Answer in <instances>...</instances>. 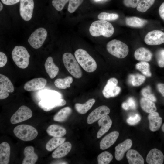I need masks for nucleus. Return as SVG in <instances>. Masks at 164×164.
Returning <instances> with one entry per match:
<instances>
[{"label":"nucleus","instance_id":"f257e3e1","mask_svg":"<svg viewBox=\"0 0 164 164\" xmlns=\"http://www.w3.org/2000/svg\"><path fill=\"white\" fill-rule=\"evenodd\" d=\"M89 31L92 36L97 37L103 36L108 38L113 34L114 29L110 22L106 21L99 20L95 21L92 23Z\"/></svg>","mask_w":164,"mask_h":164},{"label":"nucleus","instance_id":"423d86ee","mask_svg":"<svg viewBox=\"0 0 164 164\" xmlns=\"http://www.w3.org/2000/svg\"><path fill=\"white\" fill-rule=\"evenodd\" d=\"M107 49L110 54L118 58H123L128 55L129 49L128 46L121 41L113 39L107 44Z\"/></svg>","mask_w":164,"mask_h":164},{"label":"nucleus","instance_id":"49530a36","mask_svg":"<svg viewBox=\"0 0 164 164\" xmlns=\"http://www.w3.org/2000/svg\"><path fill=\"white\" fill-rule=\"evenodd\" d=\"M7 61V58L6 55L3 52H0V67L4 66Z\"/></svg>","mask_w":164,"mask_h":164},{"label":"nucleus","instance_id":"c9c22d12","mask_svg":"<svg viewBox=\"0 0 164 164\" xmlns=\"http://www.w3.org/2000/svg\"><path fill=\"white\" fill-rule=\"evenodd\" d=\"M135 67L144 75L148 77L151 76L149 63L145 61H141L136 64Z\"/></svg>","mask_w":164,"mask_h":164},{"label":"nucleus","instance_id":"6e6d98bb","mask_svg":"<svg viewBox=\"0 0 164 164\" xmlns=\"http://www.w3.org/2000/svg\"><path fill=\"white\" fill-rule=\"evenodd\" d=\"M96 1H101V0H95Z\"/></svg>","mask_w":164,"mask_h":164},{"label":"nucleus","instance_id":"864d4df0","mask_svg":"<svg viewBox=\"0 0 164 164\" xmlns=\"http://www.w3.org/2000/svg\"><path fill=\"white\" fill-rule=\"evenodd\" d=\"M0 11H1L2 10V9H3V5H2V4L1 3V2H0Z\"/></svg>","mask_w":164,"mask_h":164},{"label":"nucleus","instance_id":"ea45409f","mask_svg":"<svg viewBox=\"0 0 164 164\" xmlns=\"http://www.w3.org/2000/svg\"><path fill=\"white\" fill-rule=\"evenodd\" d=\"M83 0H69L68 10L70 13H73L82 4Z\"/></svg>","mask_w":164,"mask_h":164},{"label":"nucleus","instance_id":"7ed1b4c3","mask_svg":"<svg viewBox=\"0 0 164 164\" xmlns=\"http://www.w3.org/2000/svg\"><path fill=\"white\" fill-rule=\"evenodd\" d=\"M12 59L19 68L25 69L29 63L30 55L26 49L21 46H15L12 52Z\"/></svg>","mask_w":164,"mask_h":164},{"label":"nucleus","instance_id":"f3484780","mask_svg":"<svg viewBox=\"0 0 164 164\" xmlns=\"http://www.w3.org/2000/svg\"><path fill=\"white\" fill-rule=\"evenodd\" d=\"M132 145V142L130 139H127L118 144L115 147V156L116 159L119 161L123 158L125 153L129 149Z\"/></svg>","mask_w":164,"mask_h":164},{"label":"nucleus","instance_id":"b1692460","mask_svg":"<svg viewBox=\"0 0 164 164\" xmlns=\"http://www.w3.org/2000/svg\"><path fill=\"white\" fill-rule=\"evenodd\" d=\"M44 66L50 78H54L57 75L59 69L54 64L52 57L50 56L47 58Z\"/></svg>","mask_w":164,"mask_h":164},{"label":"nucleus","instance_id":"c85d7f7f","mask_svg":"<svg viewBox=\"0 0 164 164\" xmlns=\"http://www.w3.org/2000/svg\"><path fill=\"white\" fill-rule=\"evenodd\" d=\"M95 102V100L94 99H91L83 104L78 103L75 104V108L79 113L84 114L91 108Z\"/></svg>","mask_w":164,"mask_h":164},{"label":"nucleus","instance_id":"a211bd4d","mask_svg":"<svg viewBox=\"0 0 164 164\" xmlns=\"http://www.w3.org/2000/svg\"><path fill=\"white\" fill-rule=\"evenodd\" d=\"M119 135L118 132L114 131L105 136L100 142V149L105 150L111 146L115 142Z\"/></svg>","mask_w":164,"mask_h":164},{"label":"nucleus","instance_id":"0eeeda50","mask_svg":"<svg viewBox=\"0 0 164 164\" xmlns=\"http://www.w3.org/2000/svg\"><path fill=\"white\" fill-rule=\"evenodd\" d=\"M47 35L46 30L43 28L36 29L30 36L28 41L33 48L37 49L43 45Z\"/></svg>","mask_w":164,"mask_h":164},{"label":"nucleus","instance_id":"39448f33","mask_svg":"<svg viewBox=\"0 0 164 164\" xmlns=\"http://www.w3.org/2000/svg\"><path fill=\"white\" fill-rule=\"evenodd\" d=\"M13 132L17 138L25 141L33 140L38 134L37 131L34 127L26 124L16 126L14 129Z\"/></svg>","mask_w":164,"mask_h":164},{"label":"nucleus","instance_id":"412c9836","mask_svg":"<svg viewBox=\"0 0 164 164\" xmlns=\"http://www.w3.org/2000/svg\"><path fill=\"white\" fill-rule=\"evenodd\" d=\"M25 156L22 164H34L37 161L38 156L34 152V149L32 146L26 147L24 150Z\"/></svg>","mask_w":164,"mask_h":164},{"label":"nucleus","instance_id":"4c0bfd02","mask_svg":"<svg viewBox=\"0 0 164 164\" xmlns=\"http://www.w3.org/2000/svg\"><path fill=\"white\" fill-rule=\"evenodd\" d=\"M112 159V155L106 151L100 153L97 157V161L99 164H109Z\"/></svg>","mask_w":164,"mask_h":164},{"label":"nucleus","instance_id":"9d476101","mask_svg":"<svg viewBox=\"0 0 164 164\" xmlns=\"http://www.w3.org/2000/svg\"><path fill=\"white\" fill-rule=\"evenodd\" d=\"M20 14L25 21H29L32 18L34 7L33 0H20Z\"/></svg>","mask_w":164,"mask_h":164},{"label":"nucleus","instance_id":"4468645a","mask_svg":"<svg viewBox=\"0 0 164 164\" xmlns=\"http://www.w3.org/2000/svg\"><path fill=\"white\" fill-rule=\"evenodd\" d=\"M110 109L107 106L102 105L98 107L89 115L87 119L88 124H91L108 114Z\"/></svg>","mask_w":164,"mask_h":164},{"label":"nucleus","instance_id":"6e6552de","mask_svg":"<svg viewBox=\"0 0 164 164\" xmlns=\"http://www.w3.org/2000/svg\"><path fill=\"white\" fill-rule=\"evenodd\" d=\"M32 115L30 109L26 106L22 105L11 117L10 122L13 124H17L29 119Z\"/></svg>","mask_w":164,"mask_h":164},{"label":"nucleus","instance_id":"5701e85b","mask_svg":"<svg viewBox=\"0 0 164 164\" xmlns=\"http://www.w3.org/2000/svg\"><path fill=\"white\" fill-rule=\"evenodd\" d=\"M10 153V147L8 143L3 142L0 144V164L9 163Z\"/></svg>","mask_w":164,"mask_h":164},{"label":"nucleus","instance_id":"f8f14e48","mask_svg":"<svg viewBox=\"0 0 164 164\" xmlns=\"http://www.w3.org/2000/svg\"><path fill=\"white\" fill-rule=\"evenodd\" d=\"M13 85L9 79L5 76L0 74V99L7 98L9 96V93L14 91Z\"/></svg>","mask_w":164,"mask_h":164},{"label":"nucleus","instance_id":"473e14b6","mask_svg":"<svg viewBox=\"0 0 164 164\" xmlns=\"http://www.w3.org/2000/svg\"><path fill=\"white\" fill-rule=\"evenodd\" d=\"M73 81L72 77L68 76L64 78H58L54 82L55 86L58 88L65 89L70 87V84Z\"/></svg>","mask_w":164,"mask_h":164},{"label":"nucleus","instance_id":"20e7f679","mask_svg":"<svg viewBox=\"0 0 164 164\" xmlns=\"http://www.w3.org/2000/svg\"><path fill=\"white\" fill-rule=\"evenodd\" d=\"M63 61L66 68L74 77L79 78L82 76V72L76 58L71 53H66L63 56Z\"/></svg>","mask_w":164,"mask_h":164},{"label":"nucleus","instance_id":"dca6fc26","mask_svg":"<svg viewBox=\"0 0 164 164\" xmlns=\"http://www.w3.org/2000/svg\"><path fill=\"white\" fill-rule=\"evenodd\" d=\"M164 156L162 152L160 150L154 148L148 153L146 160L149 164H162L164 160Z\"/></svg>","mask_w":164,"mask_h":164},{"label":"nucleus","instance_id":"393cba45","mask_svg":"<svg viewBox=\"0 0 164 164\" xmlns=\"http://www.w3.org/2000/svg\"><path fill=\"white\" fill-rule=\"evenodd\" d=\"M134 56L136 59L141 61H149L152 57V54L151 52L143 47L136 49L134 53Z\"/></svg>","mask_w":164,"mask_h":164},{"label":"nucleus","instance_id":"aec40b11","mask_svg":"<svg viewBox=\"0 0 164 164\" xmlns=\"http://www.w3.org/2000/svg\"><path fill=\"white\" fill-rule=\"evenodd\" d=\"M150 129L153 132L158 130L162 123V119L158 113L154 112L150 113L148 116Z\"/></svg>","mask_w":164,"mask_h":164},{"label":"nucleus","instance_id":"de8ad7c7","mask_svg":"<svg viewBox=\"0 0 164 164\" xmlns=\"http://www.w3.org/2000/svg\"><path fill=\"white\" fill-rule=\"evenodd\" d=\"M128 103L129 107L133 109H135L136 105L135 100L132 97H129L127 100Z\"/></svg>","mask_w":164,"mask_h":164},{"label":"nucleus","instance_id":"cd10ccee","mask_svg":"<svg viewBox=\"0 0 164 164\" xmlns=\"http://www.w3.org/2000/svg\"><path fill=\"white\" fill-rule=\"evenodd\" d=\"M141 107L142 110L148 113L155 111L157 108L153 101L145 97L142 98L140 101Z\"/></svg>","mask_w":164,"mask_h":164},{"label":"nucleus","instance_id":"f03ea898","mask_svg":"<svg viewBox=\"0 0 164 164\" xmlns=\"http://www.w3.org/2000/svg\"><path fill=\"white\" fill-rule=\"evenodd\" d=\"M74 56L79 64L86 71L91 73L96 69V62L85 50H77L74 53Z\"/></svg>","mask_w":164,"mask_h":164},{"label":"nucleus","instance_id":"72a5a7b5","mask_svg":"<svg viewBox=\"0 0 164 164\" xmlns=\"http://www.w3.org/2000/svg\"><path fill=\"white\" fill-rule=\"evenodd\" d=\"M41 100L53 98H61V95L57 91L52 90L42 91L39 94Z\"/></svg>","mask_w":164,"mask_h":164},{"label":"nucleus","instance_id":"58836bf2","mask_svg":"<svg viewBox=\"0 0 164 164\" xmlns=\"http://www.w3.org/2000/svg\"><path fill=\"white\" fill-rule=\"evenodd\" d=\"M119 17L118 14L115 13H110L106 12H102L98 16L100 20L104 21H113L117 19Z\"/></svg>","mask_w":164,"mask_h":164},{"label":"nucleus","instance_id":"37998d69","mask_svg":"<svg viewBox=\"0 0 164 164\" xmlns=\"http://www.w3.org/2000/svg\"><path fill=\"white\" fill-rule=\"evenodd\" d=\"M141 119L140 115L138 114L130 116L126 120L127 122L131 125H134L139 122Z\"/></svg>","mask_w":164,"mask_h":164},{"label":"nucleus","instance_id":"2eb2a0df","mask_svg":"<svg viewBox=\"0 0 164 164\" xmlns=\"http://www.w3.org/2000/svg\"><path fill=\"white\" fill-rule=\"evenodd\" d=\"M46 83V80L43 78H35L26 82L23 87L26 91H34L44 88Z\"/></svg>","mask_w":164,"mask_h":164},{"label":"nucleus","instance_id":"09e8293b","mask_svg":"<svg viewBox=\"0 0 164 164\" xmlns=\"http://www.w3.org/2000/svg\"><path fill=\"white\" fill-rule=\"evenodd\" d=\"M2 2L6 5H14L18 2L20 0H1Z\"/></svg>","mask_w":164,"mask_h":164},{"label":"nucleus","instance_id":"c756f323","mask_svg":"<svg viewBox=\"0 0 164 164\" xmlns=\"http://www.w3.org/2000/svg\"><path fill=\"white\" fill-rule=\"evenodd\" d=\"M147 22V20L135 16L127 17L125 19V23L127 26L134 27H142Z\"/></svg>","mask_w":164,"mask_h":164},{"label":"nucleus","instance_id":"8fccbe9b","mask_svg":"<svg viewBox=\"0 0 164 164\" xmlns=\"http://www.w3.org/2000/svg\"><path fill=\"white\" fill-rule=\"evenodd\" d=\"M159 13L161 18L164 20V2L160 6L159 9Z\"/></svg>","mask_w":164,"mask_h":164},{"label":"nucleus","instance_id":"4be33fe9","mask_svg":"<svg viewBox=\"0 0 164 164\" xmlns=\"http://www.w3.org/2000/svg\"><path fill=\"white\" fill-rule=\"evenodd\" d=\"M72 145L70 142H63L57 147L52 154V157L54 158H59L67 155L70 151Z\"/></svg>","mask_w":164,"mask_h":164},{"label":"nucleus","instance_id":"5fc2aeb1","mask_svg":"<svg viewBox=\"0 0 164 164\" xmlns=\"http://www.w3.org/2000/svg\"><path fill=\"white\" fill-rule=\"evenodd\" d=\"M162 131L164 132V123L163 124L162 127Z\"/></svg>","mask_w":164,"mask_h":164},{"label":"nucleus","instance_id":"79ce46f5","mask_svg":"<svg viewBox=\"0 0 164 164\" xmlns=\"http://www.w3.org/2000/svg\"><path fill=\"white\" fill-rule=\"evenodd\" d=\"M69 0H53L52 4L55 9L58 11H61L65 4Z\"/></svg>","mask_w":164,"mask_h":164},{"label":"nucleus","instance_id":"a878e982","mask_svg":"<svg viewBox=\"0 0 164 164\" xmlns=\"http://www.w3.org/2000/svg\"><path fill=\"white\" fill-rule=\"evenodd\" d=\"M46 132L49 135L56 137H62L67 133L64 128L55 124L49 126L46 129Z\"/></svg>","mask_w":164,"mask_h":164},{"label":"nucleus","instance_id":"7c9ffc66","mask_svg":"<svg viewBox=\"0 0 164 164\" xmlns=\"http://www.w3.org/2000/svg\"><path fill=\"white\" fill-rule=\"evenodd\" d=\"M72 112L71 108L69 107H64L60 110L53 117V120L58 122L65 121Z\"/></svg>","mask_w":164,"mask_h":164},{"label":"nucleus","instance_id":"2f4dec72","mask_svg":"<svg viewBox=\"0 0 164 164\" xmlns=\"http://www.w3.org/2000/svg\"><path fill=\"white\" fill-rule=\"evenodd\" d=\"M65 140L64 138L53 137L47 142L46 148L48 151H52L64 142Z\"/></svg>","mask_w":164,"mask_h":164},{"label":"nucleus","instance_id":"ddd939ff","mask_svg":"<svg viewBox=\"0 0 164 164\" xmlns=\"http://www.w3.org/2000/svg\"><path fill=\"white\" fill-rule=\"evenodd\" d=\"M66 101L62 98H54L41 100L38 103V105L45 111H49L54 108L65 105Z\"/></svg>","mask_w":164,"mask_h":164},{"label":"nucleus","instance_id":"1a4fd4ad","mask_svg":"<svg viewBox=\"0 0 164 164\" xmlns=\"http://www.w3.org/2000/svg\"><path fill=\"white\" fill-rule=\"evenodd\" d=\"M118 83V81L115 78H111L108 80L102 91L105 98L115 97L119 94L121 89L119 87L117 86Z\"/></svg>","mask_w":164,"mask_h":164},{"label":"nucleus","instance_id":"603ef678","mask_svg":"<svg viewBox=\"0 0 164 164\" xmlns=\"http://www.w3.org/2000/svg\"><path fill=\"white\" fill-rule=\"evenodd\" d=\"M121 106L122 108L125 110H128L129 108L128 103L126 102H123Z\"/></svg>","mask_w":164,"mask_h":164},{"label":"nucleus","instance_id":"a18cd8bd","mask_svg":"<svg viewBox=\"0 0 164 164\" xmlns=\"http://www.w3.org/2000/svg\"><path fill=\"white\" fill-rule=\"evenodd\" d=\"M157 61L159 66L164 67V50H160L157 54Z\"/></svg>","mask_w":164,"mask_h":164},{"label":"nucleus","instance_id":"9b49d317","mask_svg":"<svg viewBox=\"0 0 164 164\" xmlns=\"http://www.w3.org/2000/svg\"><path fill=\"white\" fill-rule=\"evenodd\" d=\"M145 43L149 45H159L164 43V32L154 30L148 32L144 38Z\"/></svg>","mask_w":164,"mask_h":164},{"label":"nucleus","instance_id":"f704fd0d","mask_svg":"<svg viewBox=\"0 0 164 164\" xmlns=\"http://www.w3.org/2000/svg\"><path fill=\"white\" fill-rule=\"evenodd\" d=\"M145 79V76L139 74H132L129 76L128 80L133 86H138L144 82Z\"/></svg>","mask_w":164,"mask_h":164},{"label":"nucleus","instance_id":"3c124183","mask_svg":"<svg viewBox=\"0 0 164 164\" xmlns=\"http://www.w3.org/2000/svg\"><path fill=\"white\" fill-rule=\"evenodd\" d=\"M157 88L159 91L164 97V84L159 83L157 85Z\"/></svg>","mask_w":164,"mask_h":164},{"label":"nucleus","instance_id":"6ab92c4d","mask_svg":"<svg viewBox=\"0 0 164 164\" xmlns=\"http://www.w3.org/2000/svg\"><path fill=\"white\" fill-rule=\"evenodd\" d=\"M98 123L101 127L97 135V138H99L109 130L111 127L112 122L110 117L107 115L99 119Z\"/></svg>","mask_w":164,"mask_h":164},{"label":"nucleus","instance_id":"e433bc0d","mask_svg":"<svg viewBox=\"0 0 164 164\" xmlns=\"http://www.w3.org/2000/svg\"><path fill=\"white\" fill-rule=\"evenodd\" d=\"M155 0H141L137 7L138 12H146L154 4Z\"/></svg>","mask_w":164,"mask_h":164},{"label":"nucleus","instance_id":"c03bdc74","mask_svg":"<svg viewBox=\"0 0 164 164\" xmlns=\"http://www.w3.org/2000/svg\"><path fill=\"white\" fill-rule=\"evenodd\" d=\"M141 0H123L124 5L128 7L135 8L137 6Z\"/></svg>","mask_w":164,"mask_h":164},{"label":"nucleus","instance_id":"bb28decb","mask_svg":"<svg viewBox=\"0 0 164 164\" xmlns=\"http://www.w3.org/2000/svg\"><path fill=\"white\" fill-rule=\"evenodd\" d=\"M126 157L129 164H143L144 160L141 155L136 150L130 149L126 153Z\"/></svg>","mask_w":164,"mask_h":164},{"label":"nucleus","instance_id":"a19ab883","mask_svg":"<svg viewBox=\"0 0 164 164\" xmlns=\"http://www.w3.org/2000/svg\"><path fill=\"white\" fill-rule=\"evenodd\" d=\"M141 93L145 97L154 102H155L156 101L155 97L151 93L149 87L148 86L142 89L141 91Z\"/></svg>","mask_w":164,"mask_h":164}]
</instances>
